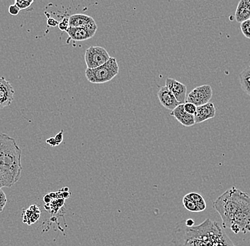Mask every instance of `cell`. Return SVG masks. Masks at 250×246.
I'll return each instance as SVG.
<instances>
[{
  "label": "cell",
  "mask_w": 250,
  "mask_h": 246,
  "mask_svg": "<svg viewBox=\"0 0 250 246\" xmlns=\"http://www.w3.org/2000/svg\"><path fill=\"white\" fill-rule=\"evenodd\" d=\"M120 70L117 59L110 57L108 61L95 68H87L85 77L89 82L95 84H105L117 76Z\"/></svg>",
  "instance_id": "277c9868"
},
{
  "label": "cell",
  "mask_w": 250,
  "mask_h": 246,
  "mask_svg": "<svg viewBox=\"0 0 250 246\" xmlns=\"http://www.w3.org/2000/svg\"><path fill=\"white\" fill-rule=\"evenodd\" d=\"M18 181L12 174L0 169V189L4 187H12Z\"/></svg>",
  "instance_id": "2e32d148"
},
{
  "label": "cell",
  "mask_w": 250,
  "mask_h": 246,
  "mask_svg": "<svg viewBox=\"0 0 250 246\" xmlns=\"http://www.w3.org/2000/svg\"><path fill=\"white\" fill-rule=\"evenodd\" d=\"M157 96L161 104L169 111H173L180 105L174 95L168 90L166 86L160 88L158 92Z\"/></svg>",
  "instance_id": "4fadbf2b"
},
{
  "label": "cell",
  "mask_w": 250,
  "mask_h": 246,
  "mask_svg": "<svg viewBox=\"0 0 250 246\" xmlns=\"http://www.w3.org/2000/svg\"><path fill=\"white\" fill-rule=\"evenodd\" d=\"M212 97V89L210 85H203L195 88L187 96L186 103H190L195 106H201L209 103Z\"/></svg>",
  "instance_id": "8992f818"
},
{
  "label": "cell",
  "mask_w": 250,
  "mask_h": 246,
  "mask_svg": "<svg viewBox=\"0 0 250 246\" xmlns=\"http://www.w3.org/2000/svg\"><path fill=\"white\" fill-rule=\"evenodd\" d=\"M46 142L48 145H49L50 146L53 147L58 146L57 142H56L54 137H50V138L47 139Z\"/></svg>",
  "instance_id": "83f0119b"
},
{
  "label": "cell",
  "mask_w": 250,
  "mask_h": 246,
  "mask_svg": "<svg viewBox=\"0 0 250 246\" xmlns=\"http://www.w3.org/2000/svg\"></svg>",
  "instance_id": "4dcf8cb0"
},
{
  "label": "cell",
  "mask_w": 250,
  "mask_h": 246,
  "mask_svg": "<svg viewBox=\"0 0 250 246\" xmlns=\"http://www.w3.org/2000/svg\"><path fill=\"white\" fill-rule=\"evenodd\" d=\"M183 205L188 211H191V212H200L198 206L191 200H189L187 196H185L183 199Z\"/></svg>",
  "instance_id": "d6986e66"
},
{
  "label": "cell",
  "mask_w": 250,
  "mask_h": 246,
  "mask_svg": "<svg viewBox=\"0 0 250 246\" xmlns=\"http://www.w3.org/2000/svg\"><path fill=\"white\" fill-rule=\"evenodd\" d=\"M20 8L17 7V5L14 4V5H11L9 7V13L12 16H17L20 13Z\"/></svg>",
  "instance_id": "d4e9b609"
},
{
  "label": "cell",
  "mask_w": 250,
  "mask_h": 246,
  "mask_svg": "<svg viewBox=\"0 0 250 246\" xmlns=\"http://www.w3.org/2000/svg\"><path fill=\"white\" fill-rule=\"evenodd\" d=\"M172 236L175 246H234L218 224L210 219L198 226L189 227L179 222Z\"/></svg>",
  "instance_id": "6da1fadb"
},
{
  "label": "cell",
  "mask_w": 250,
  "mask_h": 246,
  "mask_svg": "<svg viewBox=\"0 0 250 246\" xmlns=\"http://www.w3.org/2000/svg\"><path fill=\"white\" fill-rule=\"evenodd\" d=\"M34 0H15V5L20 8V10L27 9L31 5Z\"/></svg>",
  "instance_id": "44dd1931"
},
{
  "label": "cell",
  "mask_w": 250,
  "mask_h": 246,
  "mask_svg": "<svg viewBox=\"0 0 250 246\" xmlns=\"http://www.w3.org/2000/svg\"><path fill=\"white\" fill-rule=\"evenodd\" d=\"M59 22L56 21L55 19L51 18V17H50L47 20V24H48V26H51V27H56V26L59 25Z\"/></svg>",
  "instance_id": "4316f807"
},
{
  "label": "cell",
  "mask_w": 250,
  "mask_h": 246,
  "mask_svg": "<svg viewBox=\"0 0 250 246\" xmlns=\"http://www.w3.org/2000/svg\"><path fill=\"white\" fill-rule=\"evenodd\" d=\"M250 19V0H240L235 11V20L242 23Z\"/></svg>",
  "instance_id": "9a60e30c"
},
{
  "label": "cell",
  "mask_w": 250,
  "mask_h": 246,
  "mask_svg": "<svg viewBox=\"0 0 250 246\" xmlns=\"http://www.w3.org/2000/svg\"><path fill=\"white\" fill-rule=\"evenodd\" d=\"M58 26H59V28L61 30L66 31L67 29L69 27V22H68V19H62V22L59 23V25H58Z\"/></svg>",
  "instance_id": "cb8c5ba5"
},
{
  "label": "cell",
  "mask_w": 250,
  "mask_h": 246,
  "mask_svg": "<svg viewBox=\"0 0 250 246\" xmlns=\"http://www.w3.org/2000/svg\"><path fill=\"white\" fill-rule=\"evenodd\" d=\"M98 29L93 28L68 27L65 32L70 39L76 42H83L91 39L95 36Z\"/></svg>",
  "instance_id": "30bf717a"
},
{
  "label": "cell",
  "mask_w": 250,
  "mask_h": 246,
  "mask_svg": "<svg viewBox=\"0 0 250 246\" xmlns=\"http://www.w3.org/2000/svg\"><path fill=\"white\" fill-rule=\"evenodd\" d=\"M240 228L243 233H250V197L245 200L241 207L234 214L233 223Z\"/></svg>",
  "instance_id": "52a82bcc"
},
{
  "label": "cell",
  "mask_w": 250,
  "mask_h": 246,
  "mask_svg": "<svg viewBox=\"0 0 250 246\" xmlns=\"http://www.w3.org/2000/svg\"><path fill=\"white\" fill-rule=\"evenodd\" d=\"M166 86L170 92L174 95L180 104L185 103L187 99V88L179 81L168 78L166 80Z\"/></svg>",
  "instance_id": "9c48e42d"
},
{
  "label": "cell",
  "mask_w": 250,
  "mask_h": 246,
  "mask_svg": "<svg viewBox=\"0 0 250 246\" xmlns=\"http://www.w3.org/2000/svg\"><path fill=\"white\" fill-rule=\"evenodd\" d=\"M240 29L243 35L246 38L250 39V20L243 22L240 25Z\"/></svg>",
  "instance_id": "ffe728a7"
},
{
  "label": "cell",
  "mask_w": 250,
  "mask_h": 246,
  "mask_svg": "<svg viewBox=\"0 0 250 246\" xmlns=\"http://www.w3.org/2000/svg\"><path fill=\"white\" fill-rule=\"evenodd\" d=\"M186 196L198 206L200 212L206 209V203L202 196L200 195L199 194H197V193H189Z\"/></svg>",
  "instance_id": "ac0fdd59"
},
{
  "label": "cell",
  "mask_w": 250,
  "mask_h": 246,
  "mask_svg": "<svg viewBox=\"0 0 250 246\" xmlns=\"http://www.w3.org/2000/svg\"><path fill=\"white\" fill-rule=\"evenodd\" d=\"M184 223H185L186 225L189 227L193 226L195 224L194 221H193V219H188Z\"/></svg>",
  "instance_id": "f1b7e54d"
},
{
  "label": "cell",
  "mask_w": 250,
  "mask_h": 246,
  "mask_svg": "<svg viewBox=\"0 0 250 246\" xmlns=\"http://www.w3.org/2000/svg\"><path fill=\"white\" fill-rule=\"evenodd\" d=\"M109 55L105 48L101 46H90L86 50L85 61L87 68H95L105 64Z\"/></svg>",
  "instance_id": "5b68a950"
},
{
  "label": "cell",
  "mask_w": 250,
  "mask_h": 246,
  "mask_svg": "<svg viewBox=\"0 0 250 246\" xmlns=\"http://www.w3.org/2000/svg\"><path fill=\"white\" fill-rule=\"evenodd\" d=\"M248 194L240 189L232 187L228 189L214 201L213 207L220 214L223 228H229L233 223V218Z\"/></svg>",
  "instance_id": "7a4b0ae2"
},
{
  "label": "cell",
  "mask_w": 250,
  "mask_h": 246,
  "mask_svg": "<svg viewBox=\"0 0 250 246\" xmlns=\"http://www.w3.org/2000/svg\"><path fill=\"white\" fill-rule=\"evenodd\" d=\"M7 203V198L6 197L5 193L4 192L2 189H0V213L4 210Z\"/></svg>",
  "instance_id": "7402d4cb"
},
{
  "label": "cell",
  "mask_w": 250,
  "mask_h": 246,
  "mask_svg": "<svg viewBox=\"0 0 250 246\" xmlns=\"http://www.w3.org/2000/svg\"><path fill=\"white\" fill-rule=\"evenodd\" d=\"M15 89L4 77H0V110L12 104L15 96Z\"/></svg>",
  "instance_id": "ba28073f"
},
{
  "label": "cell",
  "mask_w": 250,
  "mask_h": 246,
  "mask_svg": "<svg viewBox=\"0 0 250 246\" xmlns=\"http://www.w3.org/2000/svg\"><path fill=\"white\" fill-rule=\"evenodd\" d=\"M184 108L186 112L188 113L194 115L197 108V106H195L194 104L190 103H185L184 104Z\"/></svg>",
  "instance_id": "603a6c76"
},
{
  "label": "cell",
  "mask_w": 250,
  "mask_h": 246,
  "mask_svg": "<svg viewBox=\"0 0 250 246\" xmlns=\"http://www.w3.org/2000/svg\"><path fill=\"white\" fill-rule=\"evenodd\" d=\"M240 84L242 90L250 96V66L240 73Z\"/></svg>",
  "instance_id": "e0dca14e"
},
{
  "label": "cell",
  "mask_w": 250,
  "mask_h": 246,
  "mask_svg": "<svg viewBox=\"0 0 250 246\" xmlns=\"http://www.w3.org/2000/svg\"><path fill=\"white\" fill-rule=\"evenodd\" d=\"M184 104H180L176 108L171 111L170 115L174 117L181 125L186 127H191L194 125V115L188 113L184 110Z\"/></svg>",
  "instance_id": "5bb4252c"
},
{
  "label": "cell",
  "mask_w": 250,
  "mask_h": 246,
  "mask_svg": "<svg viewBox=\"0 0 250 246\" xmlns=\"http://www.w3.org/2000/svg\"><path fill=\"white\" fill-rule=\"evenodd\" d=\"M70 27L93 28L98 29L93 17L83 14H76L68 18Z\"/></svg>",
  "instance_id": "8fae6325"
},
{
  "label": "cell",
  "mask_w": 250,
  "mask_h": 246,
  "mask_svg": "<svg viewBox=\"0 0 250 246\" xmlns=\"http://www.w3.org/2000/svg\"><path fill=\"white\" fill-rule=\"evenodd\" d=\"M21 150L15 139L0 133V169L12 174L17 181L22 172Z\"/></svg>",
  "instance_id": "3957f363"
},
{
  "label": "cell",
  "mask_w": 250,
  "mask_h": 246,
  "mask_svg": "<svg viewBox=\"0 0 250 246\" xmlns=\"http://www.w3.org/2000/svg\"><path fill=\"white\" fill-rule=\"evenodd\" d=\"M216 110L213 103H208L203 106H198L194 114L195 124L202 123L209 119L215 117Z\"/></svg>",
  "instance_id": "7c38bea8"
},
{
  "label": "cell",
  "mask_w": 250,
  "mask_h": 246,
  "mask_svg": "<svg viewBox=\"0 0 250 246\" xmlns=\"http://www.w3.org/2000/svg\"></svg>",
  "instance_id": "1f68e13d"
},
{
  "label": "cell",
  "mask_w": 250,
  "mask_h": 246,
  "mask_svg": "<svg viewBox=\"0 0 250 246\" xmlns=\"http://www.w3.org/2000/svg\"><path fill=\"white\" fill-rule=\"evenodd\" d=\"M54 138L56 139V142H57V145H60L62 142V140H63V131L62 130L58 134H56Z\"/></svg>",
  "instance_id": "484cf974"
},
{
  "label": "cell",
  "mask_w": 250,
  "mask_h": 246,
  "mask_svg": "<svg viewBox=\"0 0 250 246\" xmlns=\"http://www.w3.org/2000/svg\"><path fill=\"white\" fill-rule=\"evenodd\" d=\"M178 1H181V0H178Z\"/></svg>",
  "instance_id": "f546056e"
}]
</instances>
